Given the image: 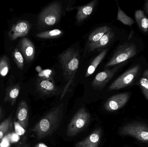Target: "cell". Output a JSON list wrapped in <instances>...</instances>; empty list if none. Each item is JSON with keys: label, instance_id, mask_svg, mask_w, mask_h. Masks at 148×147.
I'll list each match as a JSON object with an SVG mask.
<instances>
[{"label": "cell", "instance_id": "17", "mask_svg": "<svg viewBox=\"0 0 148 147\" xmlns=\"http://www.w3.org/2000/svg\"><path fill=\"white\" fill-rule=\"evenodd\" d=\"M114 35L113 31L110 29L107 33L105 34L102 38L97 42L91 44H88V49L90 51L103 48L107 45L110 42Z\"/></svg>", "mask_w": 148, "mask_h": 147}, {"label": "cell", "instance_id": "30", "mask_svg": "<svg viewBox=\"0 0 148 147\" xmlns=\"http://www.w3.org/2000/svg\"><path fill=\"white\" fill-rule=\"evenodd\" d=\"M143 76H144L145 77L147 78L148 80V69H147V70H146L144 72H143Z\"/></svg>", "mask_w": 148, "mask_h": 147}, {"label": "cell", "instance_id": "15", "mask_svg": "<svg viewBox=\"0 0 148 147\" xmlns=\"http://www.w3.org/2000/svg\"><path fill=\"white\" fill-rule=\"evenodd\" d=\"M21 87L18 83H10L5 91L4 101L13 105L16 102L20 93Z\"/></svg>", "mask_w": 148, "mask_h": 147}, {"label": "cell", "instance_id": "14", "mask_svg": "<svg viewBox=\"0 0 148 147\" xmlns=\"http://www.w3.org/2000/svg\"><path fill=\"white\" fill-rule=\"evenodd\" d=\"M19 47L27 62H30L34 60L35 54L34 45L28 38L22 39L19 43Z\"/></svg>", "mask_w": 148, "mask_h": 147}, {"label": "cell", "instance_id": "19", "mask_svg": "<svg viewBox=\"0 0 148 147\" xmlns=\"http://www.w3.org/2000/svg\"><path fill=\"white\" fill-rule=\"evenodd\" d=\"M134 15L140 29L143 33L148 34V19L144 12L142 10L138 9L136 11Z\"/></svg>", "mask_w": 148, "mask_h": 147}, {"label": "cell", "instance_id": "11", "mask_svg": "<svg viewBox=\"0 0 148 147\" xmlns=\"http://www.w3.org/2000/svg\"><path fill=\"white\" fill-rule=\"evenodd\" d=\"M38 91L43 96H54L57 94L58 89L53 81L43 78L38 79L36 83Z\"/></svg>", "mask_w": 148, "mask_h": 147}, {"label": "cell", "instance_id": "29", "mask_svg": "<svg viewBox=\"0 0 148 147\" xmlns=\"http://www.w3.org/2000/svg\"><path fill=\"white\" fill-rule=\"evenodd\" d=\"M144 9H145L146 13L148 14V1H147L146 3H145V6H144Z\"/></svg>", "mask_w": 148, "mask_h": 147}, {"label": "cell", "instance_id": "1", "mask_svg": "<svg viewBox=\"0 0 148 147\" xmlns=\"http://www.w3.org/2000/svg\"><path fill=\"white\" fill-rule=\"evenodd\" d=\"M63 112L64 105L62 104L54 107L37 122L33 129L37 139L41 140L50 136L58 129Z\"/></svg>", "mask_w": 148, "mask_h": 147}, {"label": "cell", "instance_id": "28", "mask_svg": "<svg viewBox=\"0 0 148 147\" xmlns=\"http://www.w3.org/2000/svg\"><path fill=\"white\" fill-rule=\"evenodd\" d=\"M34 147H48L47 145H45V144H44L43 143H41V142H40V143H37V144H36L35 145Z\"/></svg>", "mask_w": 148, "mask_h": 147}, {"label": "cell", "instance_id": "2", "mask_svg": "<svg viewBox=\"0 0 148 147\" xmlns=\"http://www.w3.org/2000/svg\"><path fill=\"white\" fill-rule=\"evenodd\" d=\"M59 58L65 79L69 82L62 95L61 98H62L68 90L78 69L79 63V53L76 49L69 48L62 53L59 55Z\"/></svg>", "mask_w": 148, "mask_h": 147}, {"label": "cell", "instance_id": "23", "mask_svg": "<svg viewBox=\"0 0 148 147\" xmlns=\"http://www.w3.org/2000/svg\"><path fill=\"white\" fill-rule=\"evenodd\" d=\"M10 68L9 59L6 55H3L0 58V75L5 77L9 72Z\"/></svg>", "mask_w": 148, "mask_h": 147}, {"label": "cell", "instance_id": "16", "mask_svg": "<svg viewBox=\"0 0 148 147\" xmlns=\"http://www.w3.org/2000/svg\"><path fill=\"white\" fill-rule=\"evenodd\" d=\"M96 3L97 1L94 0L83 6L77 7V21L78 22H82L88 18L93 12Z\"/></svg>", "mask_w": 148, "mask_h": 147}, {"label": "cell", "instance_id": "18", "mask_svg": "<svg viewBox=\"0 0 148 147\" xmlns=\"http://www.w3.org/2000/svg\"><path fill=\"white\" fill-rule=\"evenodd\" d=\"M110 29V27L106 26L97 28L90 34L88 38V44H93L97 42Z\"/></svg>", "mask_w": 148, "mask_h": 147}, {"label": "cell", "instance_id": "4", "mask_svg": "<svg viewBox=\"0 0 148 147\" xmlns=\"http://www.w3.org/2000/svg\"><path fill=\"white\" fill-rule=\"evenodd\" d=\"M62 11L61 3L54 2L47 6L40 14L38 22L43 27L50 26L56 24L60 20Z\"/></svg>", "mask_w": 148, "mask_h": 147}, {"label": "cell", "instance_id": "27", "mask_svg": "<svg viewBox=\"0 0 148 147\" xmlns=\"http://www.w3.org/2000/svg\"><path fill=\"white\" fill-rule=\"evenodd\" d=\"M16 147H30V146L28 144L26 143V142H23L21 143V144H19Z\"/></svg>", "mask_w": 148, "mask_h": 147}, {"label": "cell", "instance_id": "25", "mask_svg": "<svg viewBox=\"0 0 148 147\" xmlns=\"http://www.w3.org/2000/svg\"><path fill=\"white\" fill-rule=\"evenodd\" d=\"M12 123V117H9L6 118L0 124V140L4 136L6 133L9 130Z\"/></svg>", "mask_w": 148, "mask_h": 147}, {"label": "cell", "instance_id": "3", "mask_svg": "<svg viewBox=\"0 0 148 147\" xmlns=\"http://www.w3.org/2000/svg\"><path fill=\"white\" fill-rule=\"evenodd\" d=\"M90 115L84 107L79 109L72 118L67 129L66 135L74 137L85 128L89 123Z\"/></svg>", "mask_w": 148, "mask_h": 147}, {"label": "cell", "instance_id": "21", "mask_svg": "<svg viewBox=\"0 0 148 147\" xmlns=\"http://www.w3.org/2000/svg\"><path fill=\"white\" fill-rule=\"evenodd\" d=\"M63 33V32L62 30L59 29H55L39 33L36 34V36L40 39H55L61 36Z\"/></svg>", "mask_w": 148, "mask_h": 147}, {"label": "cell", "instance_id": "6", "mask_svg": "<svg viewBox=\"0 0 148 147\" xmlns=\"http://www.w3.org/2000/svg\"><path fill=\"white\" fill-rule=\"evenodd\" d=\"M136 45L134 43H126L120 45L105 67L117 65L131 58L137 53Z\"/></svg>", "mask_w": 148, "mask_h": 147}, {"label": "cell", "instance_id": "13", "mask_svg": "<svg viewBox=\"0 0 148 147\" xmlns=\"http://www.w3.org/2000/svg\"><path fill=\"white\" fill-rule=\"evenodd\" d=\"M29 108L26 101L22 100L19 103L16 110V121L24 129H27L29 122Z\"/></svg>", "mask_w": 148, "mask_h": 147}, {"label": "cell", "instance_id": "24", "mask_svg": "<svg viewBox=\"0 0 148 147\" xmlns=\"http://www.w3.org/2000/svg\"><path fill=\"white\" fill-rule=\"evenodd\" d=\"M13 59L18 68L23 70L24 67V59L21 53L18 48H15L12 54Z\"/></svg>", "mask_w": 148, "mask_h": 147}, {"label": "cell", "instance_id": "12", "mask_svg": "<svg viewBox=\"0 0 148 147\" xmlns=\"http://www.w3.org/2000/svg\"><path fill=\"white\" fill-rule=\"evenodd\" d=\"M102 131L97 128L85 139L77 142L75 147H98L101 140Z\"/></svg>", "mask_w": 148, "mask_h": 147}, {"label": "cell", "instance_id": "5", "mask_svg": "<svg viewBox=\"0 0 148 147\" xmlns=\"http://www.w3.org/2000/svg\"><path fill=\"white\" fill-rule=\"evenodd\" d=\"M119 134L122 136L134 137L148 145V126L140 122H132L121 128Z\"/></svg>", "mask_w": 148, "mask_h": 147}, {"label": "cell", "instance_id": "7", "mask_svg": "<svg viewBox=\"0 0 148 147\" xmlns=\"http://www.w3.org/2000/svg\"><path fill=\"white\" fill-rule=\"evenodd\" d=\"M140 70V65H136L122 74L112 83L109 91L116 90L131 85L134 81Z\"/></svg>", "mask_w": 148, "mask_h": 147}, {"label": "cell", "instance_id": "20", "mask_svg": "<svg viewBox=\"0 0 148 147\" xmlns=\"http://www.w3.org/2000/svg\"><path fill=\"white\" fill-rule=\"evenodd\" d=\"M108 50L105 49L98 54L91 62L85 74V77H88L92 75L96 70L98 66L100 64L102 60L103 59L107 53Z\"/></svg>", "mask_w": 148, "mask_h": 147}, {"label": "cell", "instance_id": "22", "mask_svg": "<svg viewBox=\"0 0 148 147\" xmlns=\"http://www.w3.org/2000/svg\"><path fill=\"white\" fill-rule=\"evenodd\" d=\"M117 2L118 5V13H117V20L121 22L123 24L127 26H130V27L133 26L134 23L135 21L132 18L128 16L120 8V6L118 5V1Z\"/></svg>", "mask_w": 148, "mask_h": 147}, {"label": "cell", "instance_id": "10", "mask_svg": "<svg viewBox=\"0 0 148 147\" xmlns=\"http://www.w3.org/2000/svg\"><path fill=\"white\" fill-rule=\"evenodd\" d=\"M31 28L28 22L21 20L13 25L9 32V38L11 41L15 40L19 37H23L28 34Z\"/></svg>", "mask_w": 148, "mask_h": 147}, {"label": "cell", "instance_id": "31", "mask_svg": "<svg viewBox=\"0 0 148 147\" xmlns=\"http://www.w3.org/2000/svg\"><path fill=\"white\" fill-rule=\"evenodd\" d=\"M2 114V111L1 108L0 106V121H1V118Z\"/></svg>", "mask_w": 148, "mask_h": 147}, {"label": "cell", "instance_id": "8", "mask_svg": "<svg viewBox=\"0 0 148 147\" xmlns=\"http://www.w3.org/2000/svg\"><path fill=\"white\" fill-rule=\"evenodd\" d=\"M130 95L129 92H127L111 97L104 104V108L108 112H114L120 109L128 102Z\"/></svg>", "mask_w": 148, "mask_h": 147}, {"label": "cell", "instance_id": "9", "mask_svg": "<svg viewBox=\"0 0 148 147\" xmlns=\"http://www.w3.org/2000/svg\"><path fill=\"white\" fill-rule=\"evenodd\" d=\"M120 67L121 65H118L113 69H107L98 73L92 82V85L93 88L98 89H101L104 88Z\"/></svg>", "mask_w": 148, "mask_h": 147}, {"label": "cell", "instance_id": "26", "mask_svg": "<svg viewBox=\"0 0 148 147\" xmlns=\"http://www.w3.org/2000/svg\"><path fill=\"white\" fill-rule=\"evenodd\" d=\"M139 85L144 96L148 100V80L147 78L143 75L140 78L139 82Z\"/></svg>", "mask_w": 148, "mask_h": 147}]
</instances>
